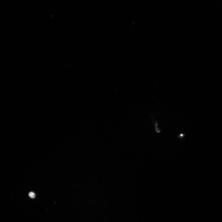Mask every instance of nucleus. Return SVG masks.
<instances>
[{
    "label": "nucleus",
    "mask_w": 222,
    "mask_h": 222,
    "mask_svg": "<svg viewBox=\"0 0 222 222\" xmlns=\"http://www.w3.org/2000/svg\"><path fill=\"white\" fill-rule=\"evenodd\" d=\"M29 196L30 198H34L35 197V194L34 193L31 192L29 193Z\"/></svg>",
    "instance_id": "f257e3e1"
}]
</instances>
